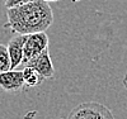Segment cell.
I'll list each match as a JSON object with an SVG mask.
<instances>
[{
  "instance_id": "obj_1",
  "label": "cell",
  "mask_w": 127,
  "mask_h": 119,
  "mask_svg": "<svg viewBox=\"0 0 127 119\" xmlns=\"http://www.w3.org/2000/svg\"><path fill=\"white\" fill-rule=\"evenodd\" d=\"M5 27L18 34L46 32L54 23V12L45 0H32L26 4L8 8Z\"/></svg>"
},
{
  "instance_id": "obj_2",
  "label": "cell",
  "mask_w": 127,
  "mask_h": 119,
  "mask_svg": "<svg viewBox=\"0 0 127 119\" xmlns=\"http://www.w3.org/2000/svg\"><path fill=\"white\" fill-rule=\"evenodd\" d=\"M66 119H116L112 110L97 101L81 103L69 113Z\"/></svg>"
},
{
  "instance_id": "obj_3",
  "label": "cell",
  "mask_w": 127,
  "mask_h": 119,
  "mask_svg": "<svg viewBox=\"0 0 127 119\" xmlns=\"http://www.w3.org/2000/svg\"><path fill=\"white\" fill-rule=\"evenodd\" d=\"M46 48H48V36L45 32H37V33L27 34V38L24 41V46H23L22 65L26 66L27 62H29L36 56H38Z\"/></svg>"
},
{
  "instance_id": "obj_4",
  "label": "cell",
  "mask_w": 127,
  "mask_h": 119,
  "mask_svg": "<svg viewBox=\"0 0 127 119\" xmlns=\"http://www.w3.org/2000/svg\"><path fill=\"white\" fill-rule=\"evenodd\" d=\"M26 86L23 79V71L17 69H10L8 71L0 72V88L8 93L20 91Z\"/></svg>"
},
{
  "instance_id": "obj_5",
  "label": "cell",
  "mask_w": 127,
  "mask_h": 119,
  "mask_svg": "<svg viewBox=\"0 0 127 119\" xmlns=\"http://www.w3.org/2000/svg\"><path fill=\"white\" fill-rule=\"evenodd\" d=\"M26 66H31V67L36 69L42 76H43L45 80L54 77V75H55V67H54V63H52L48 48L42 51L38 56H36L29 62H27Z\"/></svg>"
},
{
  "instance_id": "obj_6",
  "label": "cell",
  "mask_w": 127,
  "mask_h": 119,
  "mask_svg": "<svg viewBox=\"0 0 127 119\" xmlns=\"http://www.w3.org/2000/svg\"><path fill=\"white\" fill-rule=\"evenodd\" d=\"M26 38H27V34H18L17 33V36L12 37V39L6 45L9 57H10V69H13V70L22 65L23 46H24Z\"/></svg>"
},
{
  "instance_id": "obj_7",
  "label": "cell",
  "mask_w": 127,
  "mask_h": 119,
  "mask_svg": "<svg viewBox=\"0 0 127 119\" xmlns=\"http://www.w3.org/2000/svg\"><path fill=\"white\" fill-rule=\"evenodd\" d=\"M23 71V79H24V84L28 88H37L42 84L43 81V76L33 67L31 66H24V69L22 70Z\"/></svg>"
},
{
  "instance_id": "obj_8",
  "label": "cell",
  "mask_w": 127,
  "mask_h": 119,
  "mask_svg": "<svg viewBox=\"0 0 127 119\" xmlns=\"http://www.w3.org/2000/svg\"><path fill=\"white\" fill-rule=\"evenodd\" d=\"M8 70H10V57L8 47L0 43V72H4Z\"/></svg>"
},
{
  "instance_id": "obj_9",
  "label": "cell",
  "mask_w": 127,
  "mask_h": 119,
  "mask_svg": "<svg viewBox=\"0 0 127 119\" xmlns=\"http://www.w3.org/2000/svg\"><path fill=\"white\" fill-rule=\"evenodd\" d=\"M28 1H32V0H4V5L8 9V8H13V6H18V5L26 4Z\"/></svg>"
},
{
  "instance_id": "obj_10",
  "label": "cell",
  "mask_w": 127,
  "mask_h": 119,
  "mask_svg": "<svg viewBox=\"0 0 127 119\" xmlns=\"http://www.w3.org/2000/svg\"><path fill=\"white\" fill-rule=\"evenodd\" d=\"M122 84H123V86H125V89L127 90V70H126V73H125V76H123Z\"/></svg>"
},
{
  "instance_id": "obj_11",
  "label": "cell",
  "mask_w": 127,
  "mask_h": 119,
  "mask_svg": "<svg viewBox=\"0 0 127 119\" xmlns=\"http://www.w3.org/2000/svg\"><path fill=\"white\" fill-rule=\"evenodd\" d=\"M47 3H54V1H60V0H45Z\"/></svg>"
}]
</instances>
